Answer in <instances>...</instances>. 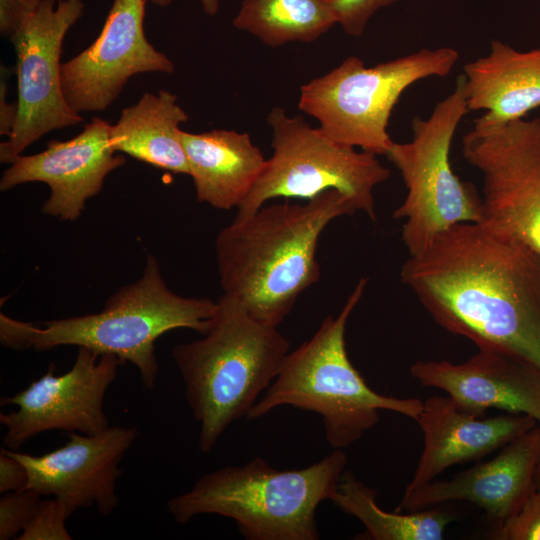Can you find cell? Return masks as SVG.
Listing matches in <instances>:
<instances>
[{
  "label": "cell",
  "instance_id": "1",
  "mask_svg": "<svg viewBox=\"0 0 540 540\" xmlns=\"http://www.w3.org/2000/svg\"><path fill=\"white\" fill-rule=\"evenodd\" d=\"M400 277L448 332L540 368V258L522 244L456 224L409 255Z\"/></svg>",
  "mask_w": 540,
  "mask_h": 540
},
{
  "label": "cell",
  "instance_id": "2",
  "mask_svg": "<svg viewBox=\"0 0 540 540\" xmlns=\"http://www.w3.org/2000/svg\"><path fill=\"white\" fill-rule=\"evenodd\" d=\"M356 211L344 194L327 190L305 204L263 205L235 217L215 242L223 294L257 321L278 327L320 278L316 252L326 226Z\"/></svg>",
  "mask_w": 540,
  "mask_h": 540
},
{
  "label": "cell",
  "instance_id": "3",
  "mask_svg": "<svg viewBox=\"0 0 540 540\" xmlns=\"http://www.w3.org/2000/svg\"><path fill=\"white\" fill-rule=\"evenodd\" d=\"M217 307L206 298L183 297L166 285L159 264L147 256L142 277L111 295L98 313L34 323L0 314V341L16 350L47 351L64 345L112 354L138 370L147 390L159 371L156 340L168 331L186 328L204 335Z\"/></svg>",
  "mask_w": 540,
  "mask_h": 540
},
{
  "label": "cell",
  "instance_id": "4",
  "mask_svg": "<svg viewBox=\"0 0 540 540\" xmlns=\"http://www.w3.org/2000/svg\"><path fill=\"white\" fill-rule=\"evenodd\" d=\"M203 337L181 343L172 357L185 398L200 424L199 450L210 452L236 420L247 417L290 352L278 327L265 325L222 295Z\"/></svg>",
  "mask_w": 540,
  "mask_h": 540
},
{
  "label": "cell",
  "instance_id": "5",
  "mask_svg": "<svg viewBox=\"0 0 540 540\" xmlns=\"http://www.w3.org/2000/svg\"><path fill=\"white\" fill-rule=\"evenodd\" d=\"M347 460L334 449L303 469L278 470L255 457L203 475L167 502L168 512L180 524L202 514L227 517L248 540H317V507L336 493Z\"/></svg>",
  "mask_w": 540,
  "mask_h": 540
},
{
  "label": "cell",
  "instance_id": "6",
  "mask_svg": "<svg viewBox=\"0 0 540 540\" xmlns=\"http://www.w3.org/2000/svg\"><path fill=\"white\" fill-rule=\"evenodd\" d=\"M366 284L367 279L361 278L340 313L327 316L309 340L288 353L278 375L251 408L247 419L264 417L283 405L315 412L322 417L328 444L342 450L378 423L380 410L416 421L423 401L376 392L348 357L346 324Z\"/></svg>",
  "mask_w": 540,
  "mask_h": 540
},
{
  "label": "cell",
  "instance_id": "7",
  "mask_svg": "<svg viewBox=\"0 0 540 540\" xmlns=\"http://www.w3.org/2000/svg\"><path fill=\"white\" fill-rule=\"evenodd\" d=\"M458 59V51L451 47L422 48L371 67L349 56L301 86L298 108L316 119L331 139L386 155L394 142L388 134L389 120L401 95L420 80L446 77Z\"/></svg>",
  "mask_w": 540,
  "mask_h": 540
},
{
  "label": "cell",
  "instance_id": "8",
  "mask_svg": "<svg viewBox=\"0 0 540 540\" xmlns=\"http://www.w3.org/2000/svg\"><path fill=\"white\" fill-rule=\"evenodd\" d=\"M469 112L463 76L427 118L412 120V138L393 142L387 158L399 170L407 189L395 219H404L402 240L409 255L425 249L448 228L481 221V195L452 170L450 150L456 130Z\"/></svg>",
  "mask_w": 540,
  "mask_h": 540
},
{
  "label": "cell",
  "instance_id": "9",
  "mask_svg": "<svg viewBox=\"0 0 540 540\" xmlns=\"http://www.w3.org/2000/svg\"><path fill=\"white\" fill-rule=\"evenodd\" d=\"M267 122L273 154L237 208L236 218L253 214L273 198L309 200L337 190L357 211L376 219L373 190L390 176L377 155L331 139L302 116H288L282 107L272 108Z\"/></svg>",
  "mask_w": 540,
  "mask_h": 540
},
{
  "label": "cell",
  "instance_id": "10",
  "mask_svg": "<svg viewBox=\"0 0 540 540\" xmlns=\"http://www.w3.org/2000/svg\"><path fill=\"white\" fill-rule=\"evenodd\" d=\"M462 155L482 175L481 221L540 258V117L475 119Z\"/></svg>",
  "mask_w": 540,
  "mask_h": 540
},
{
  "label": "cell",
  "instance_id": "11",
  "mask_svg": "<svg viewBox=\"0 0 540 540\" xmlns=\"http://www.w3.org/2000/svg\"><path fill=\"white\" fill-rule=\"evenodd\" d=\"M83 11V0H42L9 39L17 59V119L10 136L0 144L1 163L10 164L51 131L83 122L63 93L60 62L64 38Z\"/></svg>",
  "mask_w": 540,
  "mask_h": 540
},
{
  "label": "cell",
  "instance_id": "12",
  "mask_svg": "<svg viewBox=\"0 0 540 540\" xmlns=\"http://www.w3.org/2000/svg\"><path fill=\"white\" fill-rule=\"evenodd\" d=\"M121 360L78 347L71 369L56 375L53 363L26 389L2 398L1 405L16 410L0 413L6 427L4 445L17 450L34 436L50 430L93 435L109 427L103 410L106 391L117 376Z\"/></svg>",
  "mask_w": 540,
  "mask_h": 540
},
{
  "label": "cell",
  "instance_id": "13",
  "mask_svg": "<svg viewBox=\"0 0 540 540\" xmlns=\"http://www.w3.org/2000/svg\"><path fill=\"white\" fill-rule=\"evenodd\" d=\"M145 3L113 0L95 41L61 64L63 93L76 112L106 110L136 74L174 72L173 62L145 36Z\"/></svg>",
  "mask_w": 540,
  "mask_h": 540
},
{
  "label": "cell",
  "instance_id": "14",
  "mask_svg": "<svg viewBox=\"0 0 540 540\" xmlns=\"http://www.w3.org/2000/svg\"><path fill=\"white\" fill-rule=\"evenodd\" d=\"M137 434L135 427L109 426L93 435L68 433L65 445L42 455L5 449L26 468V488L52 495L69 516L93 505L106 516L118 505L119 463Z\"/></svg>",
  "mask_w": 540,
  "mask_h": 540
},
{
  "label": "cell",
  "instance_id": "15",
  "mask_svg": "<svg viewBox=\"0 0 540 540\" xmlns=\"http://www.w3.org/2000/svg\"><path fill=\"white\" fill-rule=\"evenodd\" d=\"M110 128V123L94 117L74 138L54 139L40 153L18 156L3 172L0 190L45 183L50 195L42 212L61 220L77 219L87 200L101 191L106 176L126 162L111 145Z\"/></svg>",
  "mask_w": 540,
  "mask_h": 540
},
{
  "label": "cell",
  "instance_id": "16",
  "mask_svg": "<svg viewBox=\"0 0 540 540\" xmlns=\"http://www.w3.org/2000/svg\"><path fill=\"white\" fill-rule=\"evenodd\" d=\"M540 457V426L502 447L492 459L453 478L431 481L405 490L398 512H414L451 501L465 500L483 508L497 526L515 515L536 486Z\"/></svg>",
  "mask_w": 540,
  "mask_h": 540
},
{
  "label": "cell",
  "instance_id": "17",
  "mask_svg": "<svg viewBox=\"0 0 540 540\" xmlns=\"http://www.w3.org/2000/svg\"><path fill=\"white\" fill-rule=\"evenodd\" d=\"M410 374L424 387L443 390L476 417L495 408L528 415L540 426V368L518 357L479 349L459 364L416 361Z\"/></svg>",
  "mask_w": 540,
  "mask_h": 540
},
{
  "label": "cell",
  "instance_id": "18",
  "mask_svg": "<svg viewBox=\"0 0 540 540\" xmlns=\"http://www.w3.org/2000/svg\"><path fill=\"white\" fill-rule=\"evenodd\" d=\"M416 422L423 434V449L405 490L433 481L453 465L480 459L538 425L532 417L518 413L476 417L449 396L439 395L423 401Z\"/></svg>",
  "mask_w": 540,
  "mask_h": 540
},
{
  "label": "cell",
  "instance_id": "19",
  "mask_svg": "<svg viewBox=\"0 0 540 540\" xmlns=\"http://www.w3.org/2000/svg\"><path fill=\"white\" fill-rule=\"evenodd\" d=\"M463 91L469 111L506 123L540 107V46L521 51L492 40L489 53L464 66Z\"/></svg>",
  "mask_w": 540,
  "mask_h": 540
},
{
  "label": "cell",
  "instance_id": "20",
  "mask_svg": "<svg viewBox=\"0 0 540 540\" xmlns=\"http://www.w3.org/2000/svg\"><path fill=\"white\" fill-rule=\"evenodd\" d=\"M181 140L197 200L222 210L238 208L266 163L250 135L225 129L181 130Z\"/></svg>",
  "mask_w": 540,
  "mask_h": 540
},
{
  "label": "cell",
  "instance_id": "21",
  "mask_svg": "<svg viewBox=\"0 0 540 540\" xmlns=\"http://www.w3.org/2000/svg\"><path fill=\"white\" fill-rule=\"evenodd\" d=\"M188 120L177 96L167 90L144 93L121 111L110 128V142L118 153L176 174L189 175L180 124Z\"/></svg>",
  "mask_w": 540,
  "mask_h": 540
},
{
  "label": "cell",
  "instance_id": "22",
  "mask_svg": "<svg viewBox=\"0 0 540 540\" xmlns=\"http://www.w3.org/2000/svg\"><path fill=\"white\" fill-rule=\"evenodd\" d=\"M375 489L343 472L331 502L342 512L357 518L365 532L356 539L441 540L452 516L436 507L414 512H388L379 507Z\"/></svg>",
  "mask_w": 540,
  "mask_h": 540
},
{
  "label": "cell",
  "instance_id": "23",
  "mask_svg": "<svg viewBox=\"0 0 540 540\" xmlns=\"http://www.w3.org/2000/svg\"><path fill=\"white\" fill-rule=\"evenodd\" d=\"M232 23L269 47L313 42L337 24L331 0H243Z\"/></svg>",
  "mask_w": 540,
  "mask_h": 540
},
{
  "label": "cell",
  "instance_id": "24",
  "mask_svg": "<svg viewBox=\"0 0 540 540\" xmlns=\"http://www.w3.org/2000/svg\"><path fill=\"white\" fill-rule=\"evenodd\" d=\"M1 495L0 539H17L34 515L42 495L30 488Z\"/></svg>",
  "mask_w": 540,
  "mask_h": 540
},
{
  "label": "cell",
  "instance_id": "25",
  "mask_svg": "<svg viewBox=\"0 0 540 540\" xmlns=\"http://www.w3.org/2000/svg\"><path fill=\"white\" fill-rule=\"evenodd\" d=\"M69 517L56 498L41 500L31 520L18 536L19 540H70L65 521Z\"/></svg>",
  "mask_w": 540,
  "mask_h": 540
},
{
  "label": "cell",
  "instance_id": "26",
  "mask_svg": "<svg viewBox=\"0 0 540 540\" xmlns=\"http://www.w3.org/2000/svg\"><path fill=\"white\" fill-rule=\"evenodd\" d=\"M492 538L540 540V485H537L515 515L497 526Z\"/></svg>",
  "mask_w": 540,
  "mask_h": 540
},
{
  "label": "cell",
  "instance_id": "27",
  "mask_svg": "<svg viewBox=\"0 0 540 540\" xmlns=\"http://www.w3.org/2000/svg\"><path fill=\"white\" fill-rule=\"evenodd\" d=\"M398 0H331L336 22L353 37L364 33L371 17L381 8Z\"/></svg>",
  "mask_w": 540,
  "mask_h": 540
},
{
  "label": "cell",
  "instance_id": "28",
  "mask_svg": "<svg viewBox=\"0 0 540 540\" xmlns=\"http://www.w3.org/2000/svg\"><path fill=\"white\" fill-rule=\"evenodd\" d=\"M42 0H0V33L10 39L33 16Z\"/></svg>",
  "mask_w": 540,
  "mask_h": 540
},
{
  "label": "cell",
  "instance_id": "29",
  "mask_svg": "<svg viewBox=\"0 0 540 540\" xmlns=\"http://www.w3.org/2000/svg\"><path fill=\"white\" fill-rule=\"evenodd\" d=\"M28 474L24 465L10 455L5 448L0 452V493L25 489Z\"/></svg>",
  "mask_w": 540,
  "mask_h": 540
},
{
  "label": "cell",
  "instance_id": "30",
  "mask_svg": "<svg viewBox=\"0 0 540 540\" xmlns=\"http://www.w3.org/2000/svg\"><path fill=\"white\" fill-rule=\"evenodd\" d=\"M6 75H1L0 89V134L9 137L17 119V102L8 103Z\"/></svg>",
  "mask_w": 540,
  "mask_h": 540
},
{
  "label": "cell",
  "instance_id": "31",
  "mask_svg": "<svg viewBox=\"0 0 540 540\" xmlns=\"http://www.w3.org/2000/svg\"><path fill=\"white\" fill-rule=\"evenodd\" d=\"M151 2L157 6H167L169 5L173 0H146V2ZM203 11L209 15L213 16L218 12L219 9V0H199Z\"/></svg>",
  "mask_w": 540,
  "mask_h": 540
},
{
  "label": "cell",
  "instance_id": "32",
  "mask_svg": "<svg viewBox=\"0 0 540 540\" xmlns=\"http://www.w3.org/2000/svg\"><path fill=\"white\" fill-rule=\"evenodd\" d=\"M536 483L537 485H540V457L537 464V470H536Z\"/></svg>",
  "mask_w": 540,
  "mask_h": 540
}]
</instances>
